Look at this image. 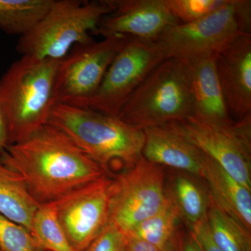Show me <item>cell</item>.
I'll list each match as a JSON object with an SVG mask.
<instances>
[{"instance_id":"3","label":"cell","mask_w":251,"mask_h":251,"mask_svg":"<svg viewBox=\"0 0 251 251\" xmlns=\"http://www.w3.org/2000/svg\"><path fill=\"white\" fill-rule=\"evenodd\" d=\"M49 124L62 130L107 171L113 162H120L126 169L143 157V130L118 117L87 108L57 103L52 108Z\"/></svg>"},{"instance_id":"16","label":"cell","mask_w":251,"mask_h":251,"mask_svg":"<svg viewBox=\"0 0 251 251\" xmlns=\"http://www.w3.org/2000/svg\"><path fill=\"white\" fill-rule=\"evenodd\" d=\"M201 177L206 181L211 202L251 232V191L205 153Z\"/></svg>"},{"instance_id":"15","label":"cell","mask_w":251,"mask_h":251,"mask_svg":"<svg viewBox=\"0 0 251 251\" xmlns=\"http://www.w3.org/2000/svg\"><path fill=\"white\" fill-rule=\"evenodd\" d=\"M145 159L201 177L204 153L167 125L143 130Z\"/></svg>"},{"instance_id":"29","label":"cell","mask_w":251,"mask_h":251,"mask_svg":"<svg viewBox=\"0 0 251 251\" xmlns=\"http://www.w3.org/2000/svg\"><path fill=\"white\" fill-rule=\"evenodd\" d=\"M9 145V134L4 115L0 106V158Z\"/></svg>"},{"instance_id":"28","label":"cell","mask_w":251,"mask_h":251,"mask_svg":"<svg viewBox=\"0 0 251 251\" xmlns=\"http://www.w3.org/2000/svg\"><path fill=\"white\" fill-rule=\"evenodd\" d=\"M122 251H163L149 243L125 234V244Z\"/></svg>"},{"instance_id":"2","label":"cell","mask_w":251,"mask_h":251,"mask_svg":"<svg viewBox=\"0 0 251 251\" xmlns=\"http://www.w3.org/2000/svg\"><path fill=\"white\" fill-rule=\"evenodd\" d=\"M61 60L23 55L0 78V106L9 145L21 143L49 124L55 105Z\"/></svg>"},{"instance_id":"17","label":"cell","mask_w":251,"mask_h":251,"mask_svg":"<svg viewBox=\"0 0 251 251\" xmlns=\"http://www.w3.org/2000/svg\"><path fill=\"white\" fill-rule=\"evenodd\" d=\"M175 171L166 181V194L177 210L181 222L192 231L207 217L210 194L202 178Z\"/></svg>"},{"instance_id":"18","label":"cell","mask_w":251,"mask_h":251,"mask_svg":"<svg viewBox=\"0 0 251 251\" xmlns=\"http://www.w3.org/2000/svg\"><path fill=\"white\" fill-rule=\"evenodd\" d=\"M39 206L22 176L0 162V215L31 232Z\"/></svg>"},{"instance_id":"7","label":"cell","mask_w":251,"mask_h":251,"mask_svg":"<svg viewBox=\"0 0 251 251\" xmlns=\"http://www.w3.org/2000/svg\"><path fill=\"white\" fill-rule=\"evenodd\" d=\"M251 191V114L229 123L191 116L167 125Z\"/></svg>"},{"instance_id":"23","label":"cell","mask_w":251,"mask_h":251,"mask_svg":"<svg viewBox=\"0 0 251 251\" xmlns=\"http://www.w3.org/2000/svg\"><path fill=\"white\" fill-rule=\"evenodd\" d=\"M0 251H45L29 229L0 215Z\"/></svg>"},{"instance_id":"26","label":"cell","mask_w":251,"mask_h":251,"mask_svg":"<svg viewBox=\"0 0 251 251\" xmlns=\"http://www.w3.org/2000/svg\"><path fill=\"white\" fill-rule=\"evenodd\" d=\"M191 232L196 238L202 251H223L211 239L208 227L207 220L203 221L202 224H200Z\"/></svg>"},{"instance_id":"4","label":"cell","mask_w":251,"mask_h":251,"mask_svg":"<svg viewBox=\"0 0 251 251\" xmlns=\"http://www.w3.org/2000/svg\"><path fill=\"white\" fill-rule=\"evenodd\" d=\"M112 11L110 0H53L35 27L21 36L16 49L22 56L62 60L74 46L93 41L91 34Z\"/></svg>"},{"instance_id":"14","label":"cell","mask_w":251,"mask_h":251,"mask_svg":"<svg viewBox=\"0 0 251 251\" xmlns=\"http://www.w3.org/2000/svg\"><path fill=\"white\" fill-rule=\"evenodd\" d=\"M183 62L192 97L193 116L214 123H229L233 121L226 106L218 76L216 54Z\"/></svg>"},{"instance_id":"5","label":"cell","mask_w":251,"mask_h":251,"mask_svg":"<svg viewBox=\"0 0 251 251\" xmlns=\"http://www.w3.org/2000/svg\"><path fill=\"white\" fill-rule=\"evenodd\" d=\"M186 67L179 59L162 62L133 92L118 118L140 130L193 116Z\"/></svg>"},{"instance_id":"13","label":"cell","mask_w":251,"mask_h":251,"mask_svg":"<svg viewBox=\"0 0 251 251\" xmlns=\"http://www.w3.org/2000/svg\"><path fill=\"white\" fill-rule=\"evenodd\" d=\"M218 76L229 115L251 114V34H243L216 54Z\"/></svg>"},{"instance_id":"25","label":"cell","mask_w":251,"mask_h":251,"mask_svg":"<svg viewBox=\"0 0 251 251\" xmlns=\"http://www.w3.org/2000/svg\"><path fill=\"white\" fill-rule=\"evenodd\" d=\"M125 239V233L108 223L98 237L82 251H122Z\"/></svg>"},{"instance_id":"8","label":"cell","mask_w":251,"mask_h":251,"mask_svg":"<svg viewBox=\"0 0 251 251\" xmlns=\"http://www.w3.org/2000/svg\"><path fill=\"white\" fill-rule=\"evenodd\" d=\"M166 59L156 41L127 36L98 90L82 108L118 117L133 92Z\"/></svg>"},{"instance_id":"12","label":"cell","mask_w":251,"mask_h":251,"mask_svg":"<svg viewBox=\"0 0 251 251\" xmlns=\"http://www.w3.org/2000/svg\"><path fill=\"white\" fill-rule=\"evenodd\" d=\"M110 3L112 11L102 18L94 35L156 40L168 27L180 23L164 0H110Z\"/></svg>"},{"instance_id":"20","label":"cell","mask_w":251,"mask_h":251,"mask_svg":"<svg viewBox=\"0 0 251 251\" xmlns=\"http://www.w3.org/2000/svg\"><path fill=\"white\" fill-rule=\"evenodd\" d=\"M53 0H0V29L25 35L44 17Z\"/></svg>"},{"instance_id":"22","label":"cell","mask_w":251,"mask_h":251,"mask_svg":"<svg viewBox=\"0 0 251 251\" xmlns=\"http://www.w3.org/2000/svg\"><path fill=\"white\" fill-rule=\"evenodd\" d=\"M31 233L45 251H77L59 224L53 203L39 204L32 221Z\"/></svg>"},{"instance_id":"10","label":"cell","mask_w":251,"mask_h":251,"mask_svg":"<svg viewBox=\"0 0 251 251\" xmlns=\"http://www.w3.org/2000/svg\"><path fill=\"white\" fill-rule=\"evenodd\" d=\"M127 36H112L73 48L61 60L56 79V104L82 108L98 90Z\"/></svg>"},{"instance_id":"21","label":"cell","mask_w":251,"mask_h":251,"mask_svg":"<svg viewBox=\"0 0 251 251\" xmlns=\"http://www.w3.org/2000/svg\"><path fill=\"white\" fill-rule=\"evenodd\" d=\"M211 239L223 251H251V232L212 202L207 213Z\"/></svg>"},{"instance_id":"24","label":"cell","mask_w":251,"mask_h":251,"mask_svg":"<svg viewBox=\"0 0 251 251\" xmlns=\"http://www.w3.org/2000/svg\"><path fill=\"white\" fill-rule=\"evenodd\" d=\"M228 0H164L166 6L181 23L195 22L224 6Z\"/></svg>"},{"instance_id":"19","label":"cell","mask_w":251,"mask_h":251,"mask_svg":"<svg viewBox=\"0 0 251 251\" xmlns=\"http://www.w3.org/2000/svg\"><path fill=\"white\" fill-rule=\"evenodd\" d=\"M181 222L177 210L166 196L163 207L156 214L140 223L125 234L138 238L166 251L179 234Z\"/></svg>"},{"instance_id":"11","label":"cell","mask_w":251,"mask_h":251,"mask_svg":"<svg viewBox=\"0 0 251 251\" xmlns=\"http://www.w3.org/2000/svg\"><path fill=\"white\" fill-rule=\"evenodd\" d=\"M112 183L107 175L52 202L59 224L75 251L85 250L108 225Z\"/></svg>"},{"instance_id":"30","label":"cell","mask_w":251,"mask_h":251,"mask_svg":"<svg viewBox=\"0 0 251 251\" xmlns=\"http://www.w3.org/2000/svg\"></svg>"},{"instance_id":"1","label":"cell","mask_w":251,"mask_h":251,"mask_svg":"<svg viewBox=\"0 0 251 251\" xmlns=\"http://www.w3.org/2000/svg\"><path fill=\"white\" fill-rule=\"evenodd\" d=\"M0 162L22 176L39 204L110 175L62 130L48 124L30 138L9 145Z\"/></svg>"},{"instance_id":"9","label":"cell","mask_w":251,"mask_h":251,"mask_svg":"<svg viewBox=\"0 0 251 251\" xmlns=\"http://www.w3.org/2000/svg\"><path fill=\"white\" fill-rule=\"evenodd\" d=\"M164 167L144 157L112 179L109 221L126 234L156 214L166 202Z\"/></svg>"},{"instance_id":"27","label":"cell","mask_w":251,"mask_h":251,"mask_svg":"<svg viewBox=\"0 0 251 251\" xmlns=\"http://www.w3.org/2000/svg\"><path fill=\"white\" fill-rule=\"evenodd\" d=\"M170 251H202L192 232L187 230H180L177 239L175 241Z\"/></svg>"},{"instance_id":"6","label":"cell","mask_w":251,"mask_h":251,"mask_svg":"<svg viewBox=\"0 0 251 251\" xmlns=\"http://www.w3.org/2000/svg\"><path fill=\"white\" fill-rule=\"evenodd\" d=\"M251 1L228 0L221 9L189 23H179L156 39L166 59L187 61L216 54L237 38L251 34Z\"/></svg>"}]
</instances>
